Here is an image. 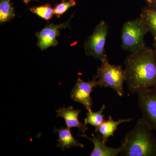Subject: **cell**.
<instances>
[{"label": "cell", "mask_w": 156, "mask_h": 156, "mask_svg": "<svg viewBox=\"0 0 156 156\" xmlns=\"http://www.w3.org/2000/svg\"><path fill=\"white\" fill-rule=\"evenodd\" d=\"M124 63L129 91L137 93L156 86V53L154 48L144 47L127 56Z\"/></svg>", "instance_id": "cell-1"}, {"label": "cell", "mask_w": 156, "mask_h": 156, "mask_svg": "<svg viewBox=\"0 0 156 156\" xmlns=\"http://www.w3.org/2000/svg\"><path fill=\"white\" fill-rule=\"evenodd\" d=\"M142 119L128 131L122 141L121 156H156V137Z\"/></svg>", "instance_id": "cell-2"}, {"label": "cell", "mask_w": 156, "mask_h": 156, "mask_svg": "<svg viewBox=\"0 0 156 156\" xmlns=\"http://www.w3.org/2000/svg\"><path fill=\"white\" fill-rule=\"evenodd\" d=\"M147 32V27L140 17L125 23L121 33L123 50L132 53L144 48V37Z\"/></svg>", "instance_id": "cell-3"}, {"label": "cell", "mask_w": 156, "mask_h": 156, "mask_svg": "<svg viewBox=\"0 0 156 156\" xmlns=\"http://www.w3.org/2000/svg\"><path fill=\"white\" fill-rule=\"evenodd\" d=\"M101 62L95 76L98 79V86L101 88L109 87L122 97L124 95L123 85L126 81L125 69L123 70L121 66L110 64L107 56Z\"/></svg>", "instance_id": "cell-4"}, {"label": "cell", "mask_w": 156, "mask_h": 156, "mask_svg": "<svg viewBox=\"0 0 156 156\" xmlns=\"http://www.w3.org/2000/svg\"><path fill=\"white\" fill-rule=\"evenodd\" d=\"M108 33V26L102 20L95 27L93 33L88 37L84 44L85 53L87 56L102 61L107 55L105 46Z\"/></svg>", "instance_id": "cell-5"}, {"label": "cell", "mask_w": 156, "mask_h": 156, "mask_svg": "<svg viewBox=\"0 0 156 156\" xmlns=\"http://www.w3.org/2000/svg\"><path fill=\"white\" fill-rule=\"evenodd\" d=\"M137 94L142 119L153 131H156V86Z\"/></svg>", "instance_id": "cell-6"}, {"label": "cell", "mask_w": 156, "mask_h": 156, "mask_svg": "<svg viewBox=\"0 0 156 156\" xmlns=\"http://www.w3.org/2000/svg\"><path fill=\"white\" fill-rule=\"evenodd\" d=\"M97 80L95 76L92 80L85 82L79 78L71 92L72 99L83 105L88 111L92 110L93 101L90 94L93 88L98 86Z\"/></svg>", "instance_id": "cell-7"}, {"label": "cell", "mask_w": 156, "mask_h": 156, "mask_svg": "<svg viewBox=\"0 0 156 156\" xmlns=\"http://www.w3.org/2000/svg\"><path fill=\"white\" fill-rule=\"evenodd\" d=\"M61 24L50 23L46 26L40 32L36 33L37 38V45L41 50H44L51 47H56L58 44L56 37L59 35V29H62L69 27L70 20Z\"/></svg>", "instance_id": "cell-8"}, {"label": "cell", "mask_w": 156, "mask_h": 156, "mask_svg": "<svg viewBox=\"0 0 156 156\" xmlns=\"http://www.w3.org/2000/svg\"><path fill=\"white\" fill-rule=\"evenodd\" d=\"M57 117L63 118L68 128H77L81 133V136L87 137L86 131L88 129L87 124L80 122L78 119L81 110L74 109L73 106L60 108L56 111Z\"/></svg>", "instance_id": "cell-9"}, {"label": "cell", "mask_w": 156, "mask_h": 156, "mask_svg": "<svg viewBox=\"0 0 156 156\" xmlns=\"http://www.w3.org/2000/svg\"><path fill=\"white\" fill-rule=\"evenodd\" d=\"M86 138L89 139L93 143L94 147L90 154L91 156H116L122 152V147L119 148L109 147L102 141V137L100 134L97 136L92 134V138L87 136Z\"/></svg>", "instance_id": "cell-10"}, {"label": "cell", "mask_w": 156, "mask_h": 156, "mask_svg": "<svg viewBox=\"0 0 156 156\" xmlns=\"http://www.w3.org/2000/svg\"><path fill=\"white\" fill-rule=\"evenodd\" d=\"M133 120V119H119L117 121L113 120L112 116L108 117V120H105L100 126L95 128V133H99L102 137V141L106 144L108 140V138L110 136H114L115 131L118 129L119 125L123 122H128Z\"/></svg>", "instance_id": "cell-11"}, {"label": "cell", "mask_w": 156, "mask_h": 156, "mask_svg": "<svg viewBox=\"0 0 156 156\" xmlns=\"http://www.w3.org/2000/svg\"><path fill=\"white\" fill-rule=\"evenodd\" d=\"M54 132L58 134V143L56 146L60 147L62 151H64L66 148L73 147H84V145L79 142L73 136L70 128L62 127L60 129H57L55 127Z\"/></svg>", "instance_id": "cell-12"}, {"label": "cell", "mask_w": 156, "mask_h": 156, "mask_svg": "<svg viewBox=\"0 0 156 156\" xmlns=\"http://www.w3.org/2000/svg\"><path fill=\"white\" fill-rule=\"evenodd\" d=\"M140 17L145 23L148 32L153 37L154 41H156V10L146 6L141 10Z\"/></svg>", "instance_id": "cell-13"}, {"label": "cell", "mask_w": 156, "mask_h": 156, "mask_svg": "<svg viewBox=\"0 0 156 156\" xmlns=\"http://www.w3.org/2000/svg\"><path fill=\"white\" fill-rule=\"evenodd\" d=\"M10 1V0H1L0 2L1 24L10 22L15 17L14 8Z\"/></svg>", "instance_id": "cell-14"}, {"label": "cell", "mask_w": 156, "mask_h": 156, "mask_svg": "<svg viewBox=\"0 0 156 156\" xmlns=\"http://www.w3.org/2000/svg\"><path fill=\"white\" fill-rule=\"evenodd\" d=\"M105 107V105H103L98 112H94L92 110L88 111L87 113V118L84 119L85 124L94 126L95 128L100 126L105 121L104 119L105 115L102 114Z\"/></svg>", "instance_id": "cell-15"}, {"label": "cell", "mask_w": 156, "mask_h": 156, "mask_svg": "<svg viewBox=\"0 0 156 156\" xmlns=\"http://www.w3.org/2000/svg\"><path fill=\"white\" fill-rule=\"evenodd\" d=\"M31 12L36 14L43 19L49 20L54 14V9H52L49 4L39 7H34L30 9Z\"/></svg>", "instance_id": "cell-16"}, {"label": "cell", "mask_w": 156, "mask_h": 156, "mask_svg": "<svg viewBox=\"0 0 156 156\" xmlns=\"http://www.w3.org/2000/svg\"><path fill=\"white\" fill-rule=\"evenodd\" d=\"M76 2L75 0H69L62 1V2L57 4L54 9V14L58 18L61 17L65 12L70 8L75 6Z\"/></svg>", "instance_id": "cell-17"}, {"label": "cell", "mask_w": 156, "mask_h": 156, "mask_svg": "<svg viewBox=\"0 0 156 156\" xmlns=\"http://www.w3.org/2000/svg\"><path fill=\"white\" fill-rule=\"evenodd\" d=\"M147 7L156 10V0H145Z\"/></svg>", "instance_id": "cell-18"}, {"label": "cell", "mask_w": 156, "mask_h": 156, "mask_svg": "<svg viewBox=\"0 0 156 156\" xmlns=\"http://www.w3.org/2000/svg\"><path fill=\"white\" fill-rule=\"evenodd\" d=\"M154 49L156 53V41H154L153 44Z\"/></svg>", "instance_id": "cell-19"}, {"label": "cell", "mask_w": 156, "mask_h": 156, "mask_svg": "<svg viewBox=\"0 0 156 156\" xmlns=\"http://www.w3.org/2000/svg\"><path fill=\"white\" fill-rule=\"evenodd\" d=\"M34 1V0H23V2L26 4H27L29 2H30V1Z\"/></svg>", "instance_id": "cell-20"}, {"label": "cell", "mask_w": 156, "mask_h": 156, "mask_svg": "<svg viewBox=\"0 0 156 156\" xmlns=\"http://www.w3.org/2000/svg\"><path fill=\"white\" fill-rule=\"evenodd\" d=\"M62 1H65V0H62Z\"/></svg>", "instance_id": "cell-21"}]
</instances>
